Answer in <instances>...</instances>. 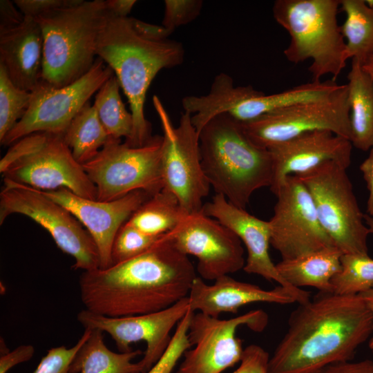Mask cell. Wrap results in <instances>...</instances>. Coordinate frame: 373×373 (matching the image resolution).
Segmentation results:
<instances>
[{
    "label": "cell",
    "instance_id": "1f68e13d",
    "mask_svg": "<svg viewBox=\"0 0 373 373\" xmlns=\"http://www.w3.org/2000/svg\"><path fill=\"white\" fill-rule=\"evenodd\" d=\"M32 92L16 86L0 64V142L27 112Z\"/></svg>",
    "mask_w": 373,
    "mask_h": 373
},
{
    "label": "cell",
    "instance_id": "8d00e7d4",
    "mask_svg": "<svg viewBox=\"0 0 373 373\" xmlns=\"http://www.w3.org/2000/svg\"><path fill=\"white\" fill-rule=\"evenodd\" d=\"M269 358L261 346L249 345L245 347L240 365L233 373H268Z\"/></svg>",
    "mask_w": 373,
    "mask_h": 373
},
{
    "label": "cell",
    "instance_id": "bcb514c9",
    "mask_svg": "<svg viewBox=\"0 0 373 373\" xmlns=\"http://www.w3.org/2000/svg\"><path fill=\"white\" fill-rule=\"evenodd\" d=\"M364 220L369 229L370 233H373V217L364 213Z\"/></svg>",
    "mask_w": 373,
    "mask_h": 373
},
{
    "label": "cell",
    "instance_id": "ac0fdd59",
    "mask_svg": "<svg viewBox=\"0 0 373 373\" xmlns=\"http://www.w3.org/2000/svg\"><path fill=\"white\" fill-rule=\"evenodd\" d=\"M202 211L231 229L244 244L247 252L243 268L245 272L258 275L269 282L278 283L298 304L311 299L309 291L291 285L278 272L269 252L271 245L269 221L262 220L233 205L219 193H216L210 202L204 204Z\"/></svg>",
    "mask_w": 373,
    "mask_h": 373
},
{
    "label": "cell",
    "instance_id": "7bdbcfd3",
    "mask_svg": "<svg viewBox=\"0 0 373 373\" xmlns=\"http://www.w3.org/2000/svg\"><path fill=\"white\" fill-rule=\"evenodd\" d=\"M135 0H106V4L110 13L115 17H128L133 7L136 3Z\"/></svg>",
    "mask_w": 373,
    "mask_h": 373
},
{
    "label": "cell",
    "instance_id": "ee69618b",
    "mask_svg": "<svg viewBox=\"0 0 373 373\" xmlns=\"http://www.w3.org/2000/svg\"><path fill=\"white\" fill-rule=\"evenodd\" d=\"M359 294L365 300L373 317V289L364 291ZM368 345H369L370 349H371L372 351L373 350V328H372V332L371 336L369 339Z\"/></svg>",
    "mask_w": 373,
    "mask_h": 373
},
{
    "label": "cell",
    "instance_id": "44dd1931",
    "mask_svg": "<svg viewBox=\"0 0 373 373\" xmlns=\"http://www.w3.org/2000/svg\"><path fill=\"white\" fill-rule=\"evenodd\" d=\"M44 39L38 22L21 15L0 21V64L13 84L32 92L41 81Z\"/></svg>",
    "mask_w": 373,
    "mask_h": 373
},
{
    "label": "cell",
    "instance_id": "e575fe53",
    "mask_svg": "<svg viewBox=\"0 0 373 373\" xmlns=\"http://www.w3.org/2000/svg\"><path fill=\"white\" fill-rule=\"evenodd\" d=\"M90 332V329L85 328L81 338L70 348L59 346L48 350L33 373H70L69 367L74 356L88 339Z\"/></svg>",
    "mask_w": 373,
    "mask_h": 373
},
{
    "label": "cell",
    "instance_id": "7a4b0ae2",
    "mask_svg": "<svg viewBox=\"0 0 373 373\" xmlns=\"http://www.w3.org/2000/svg\"><path fill=\"white\" fill-rule=\"evenodd\" d=\"M372 328V314L360 294L318 292L291 313L268 373H318L350 361Z\"/></svg>",
    "mask_w": 373,
    "mask_h": 373
},
{
    "label": "cell",
    "instance_id": "d6986e66",
    "mask_svg": "<svg viewBox=\"0 0 373 373\" xmlns=\"http://www.w3.org/2000/svg\"><path fill=\"white\" fill-rule=\"evenodd\" d=\"M43 193L68 209L83 224L95 242L101 269L113 265L111 249L120 227L152 195L135 191L120 198L102 202L79 196L66 188Z\"/></svg>",
    "mask_w": 373,
    "mask_h": 373
},
{
    "label": "cell",
    "instance_id": "d6a6232c",
    "mask_svg": "<svg viewBox=\"0 0 373 373\" xmlns=\"http://www.w3.org/2000/svg\"><path fill=\"white\" fill-rule=\"evenodd\" d=\"M163 235L154 236L144 233L126 221L119 229L113 243V264L128 260L145 252Z\"/></svg>",
    "mask_w": 373,
    "mask_h": 373
},
{
    "label": "cell",
    "instance_id": "f1b7e54d",
    "mask_svg": "<svg viewBox=\"0 0 373 373\" xmlns=\"http://www.w3.org/2000/svg\"><path fill=\"white\" fill-rule=\"evenodd\" d=\"M340 9L346 16L341 26L347 59L363 65L373 54V7L363 0H341Z\"/></svg>",
    "mask_w": 373,
    "mask_h": 373
},
{
    "label": "cell",
    "instance_id": "603a6c76",
    "mask_svg": "<svg viewBox=\"0 0 373 373\" xmlns=\"http://www.w3.org/2000/svg\"><path fill=\"white\" fill-rule=\"evenodd\" d=\"M343 254L336 247H327L276 264L279 274L291 285L312 287L319 292L333 293L331 280L341 268Z\"/></svg>",
    "mask_w": 373,
    "mask_h": 373
},
{
    "label": "cell",
    "instance_id": "2e32d148",
    "mask_svg": "<svg viewBox=\"0 0 373 373\" xmlns=\"http://www.w3.org/2000/svg\"><path fill=\"white\" fill-rule=\"evenodd\" d=\"M166 236L180 252L198 259L197 272L203 280L214 281L245 267L246 260L240 238L202 210L186 216Z\"/></svg>",
    "mask_w": 373,
    "mask_h": 373
},
{
    "label": "cell",
    "instance_id": "30bf717a",
    "mask_svg": "<svg viewBox=\"0 0 373 373\" xmlns=\"http://www.w3.org/2000/svg\"><path fill=\"white\" fill-rule=\"evenodd\" d=\"M13 213L27 216L48 231L57 246L75 259L73 269L85 271L100 267L95 242L68 209L41 190L3 178L0 192V224Z\"/></svg>",
    "mask_w": 373,
    "mask_h": 373
},
{
    "label": "cell",
    "instance_id": "9c48e42d",
    "mask_svg": "<svg viewBox=\"0 0 373 373\" xmlns=\"http://www.w3.org/2000/svg\"><path fill=\"white\" fill-rule=\"evenodd\" d=\"M163 136L133 147L110 137L98 154L82 166L97 191V200L108 202L135 191L153 195L162 189Z\"/></svg>",
    "mask_w": 373,
    "mask_h": 373
},
{
    "label": "cell",
    "instance_id": "ab89813d",
    "mask_svg": "<svg viewBox=\"0 0 373 373\" xmlns=\"http://www.w3.org/2000/svg\"><path fill=\"white\" fill-rule=\"evenodd\" d=\"M35 348L31 345H23L1 356L0 373H7L14 366L29 361L32 357Z\"/></svg>",
    "mask_w": 373,
    "mask_h": 373
},
{
    "label": "cell",
    "instance_id": "7dc6e473",
    "mask_svg": "<svg viewBox=\"0 0 373 373\" xmlns=\"http://www.w3.org/2000/svg\"><path fill=\"white\" fill-rule=\"evenodd\" d=\"M372 352H373V350H372Z\"/></svg>",
    "mask_w": 373,
    "mask_h": 373
},
{
    "label": "cell",
    "instance_id": "836d02e7",
    "mask_svg": "<svg viewBox=\"0 0 373 373\" xmlns=\"http://www.w3.org/2000/svg\"><path fill=\"white\" fill-rule=\"evenodd\" d=\"M193 312L189 309L179 322L171 341L158 361L145 373H172L184 353L191 347L188 331ZM140 373V372H135Z\"/></svg>",
    "mask_w": 373,
    "mask_h": 373
},
{
    "label": "cell",
    "instance_id": "7402d4cb",
    "mask_svg": "<svg viewBox=\"0 0 373 373\" xmlns=\"http://www.w3.org/2000/svg\"><path fill=\"white\" fill-rule=\"evenodd\" d=\"M188 298L193 312H201L213 317H219L222 313L237 314L241 307L251 303L288 305L296 302L294 296L280 285L266 290L258 285L236 280L229 275L218 278L213 284H207L198 276Z\"/></svg>",
    "mask_w": 373,
    "mask_h": 373
},
{
    "label": "cell",
    "instance_id": "d590c367",
    "mask_svg": "<svg viewBox=\"0 0 373 373\" xmlns=\"http://www.w3.org/2000/svg\"><path fill=\"white\" fill-rule=\"evenodd\" d=\"M202 5V0H165L162 25L175 31L178 27L195 19Z\"/></svg>",
    "mask_w": 373,
    "mask_h": 373
},
{
    "label": "cell",
    "instance_id": "4dcf8cb0",
    "mask_svg": "<svg viewBox=\"0 0 373 373\" xmlns=\"http://www.w3.org/2000/svg\"><path fill=\"white\" fill-rule=\"evenodd\" d=\"M341 264L331 280L334 294L356 295L373 289V259L368 254H343Z\"/></svg>",
    "mask_w": 373,
    "mask_h": 373
},
{
    "label": "cell",
    "instance_id": "8fae6325",
    "mask_svg": "<svg viewBox=\"0 0 373 373\" xmlns=\"http://www.w3.org/2000/svg\"><path fill=\"white\" fill-rule=\"evenodd\" d=\"M153 104L163 130L162 189L177 198L186 215L198 213L211 185L202 167L199 134L191 122V115L184 111L178 126L173 127L157 96H153Z\"/></svg>",
    "mask_w": 373,
    "mask_h": 373
},
{
    "label": "cell",
    "instance_id": "60d3db41",
    "mask_svg": "<svg viewBox=\"0 0 373 373\" xmlns=\"http://www.w3.org/2000/svg\"><path fill=\"white\" fill-rule=\"evenodd\" d=\"M318 373H373V361H345L329 365Z\"/></svg>",
    "mask_w": 373,
    "mask_h": 373
},
{
    "label": "cell",
    "instance_id": "cb8c5ba5",
    "mask_svg": "<svg viewBox=\"0 0 373 373\" xmlns=\"http://www.w3.org/2000/svg\"><path fill=\"white\" fill-rule=\"evenodd\" d=\"M350 142L363 151L373 146V78L356 59L347 75Z\"/></svg>",
    "mask_w": 373,
    "mask_h": 373
},
{
    "label": "cell",
    "instance_id": "ffe728a7",
    "mask_svg": "<svg viewBox=\"0 0 373 373\" xmlns=\"http://www.w3.org/2000/svg\"><path fill=\"white\" fill-rule=\"evenodd\" d=\"M352 147L350 140L327 130L307 132L270 146L267 149L274 167L271 192L275 195L288 175L304 173L326 162L347 169Z\"/></svg>",
    "mask_w": 373,
    "mask_h": 373
},
{
    "label": "cell",
    "instance_id": "d4e9b609",
    "mask_svg": "<svg viewBox=\"0 0 373 373\" xmlns=\"http://www.w3.org/2000/svg\"><path fill=\"white\" fill-rule=\"evenodd\" d=\"M90 329L70 365V373H142L140 363L133 360L144 352L140 350L114 352L106 345L102 331Z\"/></svg>",
    "mask_w": 373,
    "mask_h": 373
},
{
    "label": "cell",
    "instance_id": "8992f818",
    "mask_svg": "<svg viewBox=\"0 0 373 373\" xmlns=\"http://www.w3.org/2000/svg\"><path fill=\"white\" fill-rule=\"evenodd\" d=\"M341 0H276V21L289 35L283 53L295 64L312 60V81L326 75L338 77L347 60L346 44L338 22Z\"/></svg>",
    "mask_w": 373,
    "mask_h": 373
},
{
    "label": "cell",
    "instance_id": "f6af8a7d",
    "mask_svg": "<svg viewBox=\"0 0 373 373\" xmlns=\"http://www.w3.org/2000/svg\"><path fill=\"white\" fill-rule=\"evenodd\" d=\"M361 66L363 69L373 78V54Z\"/></svg>",
    "mask_w": 373,
    "mask_h": 373
},
{
    "label": "cell",
    "instance_id": "f35d334b",
    "mask_svg": "<svg viewBox=\"0 0 373 373\" xmlns=\"http://www.w3.org/2000/svg\"><path fill=\"white\" fill-rule=\"evenodd\" d=\"M134 31L142 38L151 41H163L174 32L163 25H155L129 17Z\"/></svg>",
    "mask_w": 373,
    "mask_h": 373
},
{
    "label": "cell",
    "instance_id": "83f0119b",
    "mask_svg": "<svg viewBox=\"0 0 373 373\" xmlns=\"http://www.w3.org/2000/svg\"><path fill=\"white\" fill-rule=\"evenodd\" d=\"M63 137L74 158L82 165L94 158L111 137L89 102L73 118Z\"/></svg>",
    "mask_w": 373,
    "mask_h": 373
},
{
    "label": "cell",
    "instance_id": "f546056e",
    "mask_svg": "<svg viewBox=\"0 0 373 373\" xmlns=\"http://www.w3.org/2000/svg\"><path fill=\"white\" fill-rule=\"evenodd\" d=\"M119 88L117 78L113 75L97 90L93 106L109 136L116 140L124 137L127 140L133 131V117L125 108Z\"/></svg>",
    "mask_w": 373,
    "mask_h": 373
},
{
    "label": "cell",
    "instance_id": "484cf974",
    "mask_svg": "<svg viewBox=\"0 0 373 373\" xmlns=\"http://www.w3.org/2000/svg\"><path fill=\"white\" fill-rule=\"evenodd\" d=\"M341 86L334 80L312 81L278 93L267 95L262 93L245 101L238 111L237 118L244 123L269 112L321 99L331 95Z\"/></svg>",
    "mask_w": 373,
    "mask_h": 373
},
{
    "label": "cell",
    "instance_id": "7c38bea8",
    "mask_svg": "<svg viewBox=\"0 0 373 373\" xmlns=\"http://www.w3.org/2000/svg\"><path fill=\"white\" fill-rule=\"evenodd\" d=\"M240 124L249 140L266 149L316 130L329 131L350 140L347 86L341 85L327 97L269 112Z\"/></svg>",
    "mask_w": 373,
    "mask_h": 373
},
{
    "label": "cell",
    "instance_id": "9a60e30c",
    "mask_svg": "<svg viewBox=\"0 0 373 373\" xmlns=\"http://www.w3.org/2000/svg\"><path fill=\"white\" fill-rule=\"evenodd\" d=\"M275 195L277 202L269 220L270 244L282 260L335 247L319 222L309 191L296 175H288Z\"/></svg>",
    "mask_w": 373,
    "mask_h": 373
},
{
    "label": "cell",
    "instance_id": "5bb4252c",
    "mask_svg": "<svg viewBox=\"0 0 373 373\" xmlns=\"http://www.w3.org/2000/svg\"><path fill=\"white\" fill-rule=\"evenodd\" d=\"M267 323L268 316L261 309L228 319L194 312L188 331L191 347L175 373H222L241 360L245 348L236 335L238 327L262 332Z\"/></svg>",
    "mask_w": 373,
    "mask_h": 373
},
{
    "label": "cell",
    "instance_id": "6da1fadb",
    "mask_svg": "<svg viewBox=\"0 0 373 373\" xmlns=\"http://www.w3.org/2000/svg\"><path fill=\"white\" fill-rule=\"evenodd\" d=\"M197 276L188 256L175 249L165 233L135 257L83 271L79 287L85 309L121 317L171 307L189 296Z\"/></svg>",
    "mask_w": 373,
    "mask_h": 373
},
{
    "label": "cell",
    "instance_id": "b9f144b4",
    "mask_svg": "<svg viewBox=\"0 0 373 373\" xmlns=\"http://www.w3.org/2000/svg\"><path fill=\"white\" fill-rule=\"evenodd\" d=\"M359 169L368 190L367 214L373 217V146L370 149L367 157L360 165Z\"/></svg>",
    "mask_w": 373,
    "mask_h": 373
},
{
    "label": "cell",
    "instance_id": "5b68a950",
    "mask_svg": "<svg viewBox=\"0 0 373 373\" xmlns=\"http://www.w3.org/2000/svg\"><path fill=\"white\" fill-rule=\"evenodd\" d=\"M108 16L104 0H71L35 18L44 39L41 80L59 88L86 75L97 57V41Z\"/></svg>",
    "mask_w": 373,
    "mask_h": 373
},
{
    "label": "cell",
    "instance_id": "4316f807",
    "mask_svg": "<svg viewBox=\"0 0 373 373\" xmlns=\"http://www.w3.org/2000/svg\"><path fill=\"white\" fill-rule=\"evenodd\" d=\"M186 216L177 198L162 189L141 204L127 222L144 233L158 236L174 230Z\"/></svg>",
    "mask_w": 373,
    "mask_h": 373
},
{
    "label": "cell",
    "instance_id": "ba28073f",
    "mask_svg": "<svg viewBox=\"0 0 373 373\" xmlns=\"http://www.w3.org/2000/svg\"><path fill=\"white\" fill-rule=\"evenodd\" d=\"M296 175L309 191L319 222L334 245L343 254H368L370 233L347 168L329 161Z\"/></svg>",
    "mask_w": 373,
    "mask_h": 373
},
{
    "label": "cell",
    "instance_id": "e0dca14e",
    "mask_svg": "<svg viewBox=\"0 0 373 373\" xmlns=\"http://www.w3.org/2000/svg\"><path fill=\"white\" fill-rule=\"evenodd\" d=\"M189 309L187 296L166 309L145 314L108 317L83 309L77 318L84 329H98L108 333L119 352H130L133 343L144 342L146 350L138 363L145 373L165 352L172 338L171 331Z\"/></svg>",
    "mask_w": 373,
    "mask_h": 373
},
{
    "label": "cell",
    "instance_id": "52a82bcc",
    "mask_svg": "<svg viewBox=\"0 0 373 373\" xmlns=\"http://www.w3.org/2000/svg\"><path fill=\"white\" fill-rule=\"evenodd\" d=\"M63 135L37 132L17 141L1 159L3 178L41 191L66 188L82 198L97 200L95 186Z\"/></svg>",
    "mask_w": 373,
    "mask_h": 373
},
{
    "label": "cell",
    "instance_id": "277c9868",
    "mask_svg": "<svg viewBox=\"0 0 373 373\" xmlns=\"http://www.w3.org/2000/svg\"><path fill=\"white\" fill-rule=\"evenodd\" d=\"M201 164L216 193L245 209L258 189L274 179L268 149L253 143L241 124L228 113L213 117L199 133Z\"/></svg>",
    "mask_w": 373,
    "mask_h": 373
},
{
    "label": "cell",
    "instance_id": "3957f363",
    "mask_svg": "<svg viewBox=\"0 0 373 373\" xmlns=\"http://www.w3.org/2000/svg\"><path fill=\"white\" fill-rule=\"evenodd\" d=\"M96 54L113 71L130 105L133 131L125 143L133 147L145 145L153 137L144 110L148 89L161 70L182 64V44L169 39L159 42L144 39L134 31L129 17H117L108 11Z\"/></svg>",
    "mask_w": 373,
    "mask_h": 373
},
{
    "label": "cell",
    "instance_id": "74e56055",
    "mask_svg": "<svg viewBox=\"0 0 373 373\" xmlns=\"http://www.w3.org/2000/svg\"><path fill=\"white\" fill-rule=\"evenodd\" d=\"M71 0H15L13 3L24 15L37 18L50 11L66 6Z\"/></svg>",
    "mask_w": 373,
    "mask_h": 373
},
{
    "label": "cell",
    "instance_id": "4fadbf2b",
    "mask_svg": "<svg viewBox=\"0 0 373 373\" xmlns=\"http://www.w3.org/2000/svg\"><path fill=\"white\" fill-rule=\"evenodd\" d=\"M105 64L97 57L86 75L66 86L53 87L41 80L32 91L27 112L0 142L1 144H12L37 132L64 135L91 96L114 75L112 69Z\"/></svg>",
    "mask_w": 373,
    "mask_h": 373
}]
</instances>
